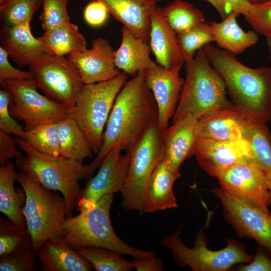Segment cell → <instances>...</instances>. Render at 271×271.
<instances>
[{
	"instance_id": "6da1fadb",
	"label": "cell",
	"mask_w": 271,
	"mask_h": 271,
	"mask_svg": "<svg viewBox=\"0 0 271 271\" xmlns=\"http://www.w3.org/2000/svg\"><path fill=\"white\" fill-rule=\"evenodd\" d=\"M158 107L141 71L127 81L117 94L103 134L101 148L89 164L92 174L106 154L118 146L129 152L158 121Z\"/></svg>"
},
{
	"instance_id": "7a4b0ae2",
	"label": "cell",
	"mask_w": 271,
	"mask_h": 271,
	"mask_svg": "<svg viewBox=\"0 0 271 271\" xmlns=\"http://www.w3.org/2000/svg\"><path fill=\"white\" fill-rule=\"evenodd\" d=\"M202 49L222 78L236 108L250 118L271 121V67H249L211 44Z\"/></svg>"
},
{
	"instance_id": "3957f363",
	"label": "cell",
	"mask_w": 271,
	"mask_h": 271,
	"mask_svg": "<svg viewBox=\"0 0 271 271\" xmlns=\"http://www.w3.org/2000/svg\"><path fill=\"white\" fill-rule=\"evenodd\" d=\"M15 140L25 153L16 158L15 166L46 188L59 191L66 201L67 217L73 216L81 190L78 182L92 176L89 165L61 156L43 154L22 139L16 137Z\"/></svg>"
},
{
	"instance_id": "277c9868",
	"label": "cell",
	"mask_w": 271,
	"mask_h": 271,
	"mask_svg": "<svg viewBox=\"0 0 271 271\" xmlns=\"http://www.w3.org/2000/svg\"><path fill=\"white\" fill-rule=\"evenodd\" d=\"M113 195H106L92 207L67 217L62 239L73 248L94 247L111 250L134 258L156 256L155 252L132 247L118 237L112 225L110 212Z\"/></svg>"
},
{
	"instance_id": "5b68a950",
	"label": "cell",
	"mask_w": 271,
	"mask_h": 271,
	"mask_svg": "<svg viewBox=\"0 0 271 271\" xmlns=\"http://www.w3.org/2000/svg\"><path fill=\"white\" fill-rule=\"evenodd\" d=\"M185 63L186 76L172 123L188 113L199 118L214 110L236 107L227 99L224 82L202 48Z\"/></svg>"
},
{
	"instance_id": "8992f818",
	"label": "cell",
	"mask_w": 271,
	"mask_h": 271,
	"mask_svg": "<svg viewBox=\"0 0 271 271\" xmlns=\"http://www.w3.org/2000/svg\"><path fill=\"white\" fill-rule=\"evenodd\" d=\"M16 181L25 193L22 212L32 237L33 249L37 252L48 240L62 238L67 218L66 201L28 174L18 173Z\"/></svg>"
},
{
	"instance_id": "52a82bcc",
	"label": "cell",
	"mask_w": 271,
	"mask_h": 271,
	"mask_svg": "<svg viewBox=\"0 0 271 271\" xmlns=\"http://www.w3.org/2000/svg\"><path fill=\"white\" fill-rule=\"evenodd\" d=\"M127 78L121 71L111 79L84 84L69 111V115L75 119L96 154L101 148L103 129L115 98Z\"/></svg>"
},
{
	"instance_id": "ba28073f",
	"label": "cell",
	"mask_w": 271,
	"mask_h": 271,
	"mask_svg": "<svg viewBox=\"0 0 271 271\" xmlns=\"http://www.w3.org/2000/svg\"><path fill=\"white\" fill-rule=\"evenodd\" d=\"M204 226L200 229L194 241V247H187L181 237L178 229L161 241L162 244L171 250L176 263L181 267L189 266L194 271H225L235 264L249 263L254 255L248 254L244 245L234 239H227V246L222 249L212 250L207 247L208 238Z\"/></svg>"
},
{
	"instance_id": "9c48e42d",
	"label": "cell",
	"mask_w": 271,
	"mask_h": 271,
	"mask_svg": "<svg viewBox=\"0 0 271 271\" xmlns=\"http://www.w3.org/2000/svg\"><path fill=\"white\" fill-rule=\"evenodd\" d=\"M130 152L127 175L121 190V206L126 210L146 213L147 189L150 177L163 158L162 130L158 121L149 128Z\"/></svg>"
},
{
	"instance_id": "30bf717a",
	"label": "cell",
	"mask_w": 271,
	"mask_h": 271,
	"mask_svg": "<svg viewBox=\"0 0 271 271\" xmlns=\"http://www.w3.org/2000/svg\"><path fill=\"white\" fill-rule=\"evenodd\" d=\"M1 84L11 92L10 113L24 122L25 130L44 123L58 122L69 115L65 105L38 91L33 78L7 80Z\"/></svg>"
},
{
	"instance_id": "8fae6325",
	"label": "cell",
	"mask_w": 271,
	"mask_h": 271,
	"mask_svg": "<svg viewBox=\"0 0 271 271\" xmlns=\"http://www.w3.org/2000/svg\"><path fill=\"white\" fill-rule=\"evenodd\" d=\"M29 67L38 88L45 95L64 104L69 111L73 109L85 84L68 57L46 54Z\"/></svg>"
},
{
	"instance_id": "7c38bea8",
	"label": "cell",
	"mask_w": 271,
	"mask_h": 271,
	"mask_svg": "<svg viewBox=\"0 0 271 271\" xmlns=\"http://www.w3.org/2000/svg\"><path fill=\"white\" fill-rule=\"evenodd\" d=\"M212 191L219 199L225 219L240 237L254 239L271 252V212L224 188Z\"/></svg>"
},
{
	"instance_id": "4fadbf2b",
	"label": "cell",
	"mask_w": 271,
	"mask_h": 271,
	"mask_svg": "<svg viewBox=\"0 0 271 271\" xmlns=\"http://www.w3.org/2000/svg\"><path fill=\"white\" fill-rule=\"evenodd\" d=\"M117 146L104 157L95 176L91 178L77 199V211L92 207L103 197L120 192L124 184L130 162V152L121 154Z\"/></svg>"
},
{
	"instance_id": "5bb4252c",
	"label": "cell",
	"mask_w": 271,
	"mask_h": 271,
	"mask_svg": "<svg viewBox=\"0 0 271 271\" xmlns=\"http://www.w3.org/2000/svg\"><path fill=\"white\" fill-rule=\"evenodd\" d=\"M194 156L199 166L209 175L216 178L233 165L253 164L250 146L243 139L236 141H221L198 137Z\"/></svg>"
},
{
	"instance_id": "9a60e30c",
	"label": "cell",
	"mask_w": 271,
	"mask_h": 271,
	"mask_svg": "<svg viewBox=\"0 0 271 271\" xmlns=\"http://www.w3.org/2000/svg\"><path fill=\"white\" fill-rule=\"evenodd\" d=\"M184 63L171 68L158 64L145 71V80L152 92L158 107V124L161 130L168 127L178 106L184 78L180 71Z\"/></svg>"
},
{
	"instance_id": "2e32d148",
	"label": "cell",
	"mask_w": 271,
	"mask_h": 271,
	"mask_svg": "<svg viewBox=\"0 0 271 271\" xmlns=\"http://www.w3.org/2000/svg\"><path fill=\"white\" fill-rule=\"evenodd\" d=\"M221 187L258 206L270 203L266 174L251 163H241L225 170L217 178Z\"/></svg>"
},
{
	"instance_id": "e0dca14e",
	"label": "cell",
	"mask_w": 271,
	"mask_h": 271,
	"mask_svg": "<svg viewBox=\"0 0 271 271\" xmlns=\"http://www.w3.org/2000/svg\"><path fill=\"white\" fill-rule=\"evenodd\" d=\"M115 52L107 39L97 38L92 41L90 49L67 57L77 68L84 83L88 84L107 81L119 74Z\"/></svg>"
},
{
	"instance_id": "ac0fdd59",
	"label": "cell",
	"mask_w": 271,
	"mask_h": 271,
	"mask_svg": "<svg viewBox=\"0 0 271 271\" xmlns=\"http://www.w3.org/2000/svg\"><path fill=\"white\" fill-rule=\"evenodd\" d=\"M198 119L188 113L162 130L163 158L170 169L179 172L181 164L195 154Z\"/></svg>"
},
{
	"instance_id": "d6986e66",
	"label": "cell",
	"mask_w": 271,
	"mask_h": 271,
	"mask_svg": "<svg viewBox=\"0 0 271 271\" xmlns=\"http://www.w3.org/2000/svg\"><path fill=\"white\" fill-rule=\"evenodd\" d=\"M248 117L236 107L211 111L198 118V137L221 141L241 140Z\"/></svg>"
},
{
	"instance_id": "ffe728a7",
	"label": "cell",
	"mask_w": 271,
	"mask_h": 271,
	"mask_svg": "<svg viewBox=\"0 0 271 271\" xmlns=\"http://www.w3.org/2000/svg\"><path fill=\"white\" fill-rule=\"evenodd\" d=\"M114 19L136 37L149 43L150 19L155 0H98Z\"/></svg>"
},
{
	"instance_id": "44dd1931",
	"label": "cell",
	"mask_w": 271,
	"mask_h": 271,
	"mask_svg": "<svg viewBox=\"0 0 271 271\" xmlns=\"http://www.w3.org/2000/svg\"><path fill=\"white\" fill-rule=\"evenodd\" d=\"M149 44L158 65L170 69L185 63L177 34L157 6L151 15Z\"/></svg>"
},
{
	"instance_id": "7402d4cb",
	"label": "cell",
	"mask_w": 271,
	"mask_h": 271,
	"mask_svg": "<svg viewBox=\"0 0 271 271\" xmlns=\"http://www.w3.org/2000/svg\"><path fill=\"white\" fill-rule=\"evenodd\" d=\"M2 47L19 65L30 66L46 54L45 48L31 30L30 23L7 26L3 30Z\"/></svg>"
},
{
	"instance_id": "603a6c76",
	"label": "cell",
	"mask_w": 271,
	"mask_h": 271,
	"mask_svg": "<svg viewBox=\"0 0 271 271\" xmlns=\"http://www.w3.org/2000/svg\"><path fill=\"white\" fill-rule=\"evenodd\" d=\"M36 252L41 271H90L93 269L62 238L48 240Z\"/></svg>"
},
{
	"instance_id": "cb8c5ba5",
	"label": "cell",
	"mask_w": 271,
	"mask_h": 271,
	"mask_svg": "<svg viewBox=\"0 0 271 271\" xmlns=\"http://www.w3.org/2000/svg\"><path fill=\"white\" fill-rule=\"evenodd\" d=\"M150 44L134 35L124 27L121 28V41L115 52V64L119 70L132 77L157 63L151 57Z\"/></svg>"
},
{
	"instance_id": "d4e9b609",
	"label": "cell",
	"mask_w": 271,
	"mask_h": 271,
	"mask_svg": "<svg viewBox=\"0 0 271 271\" xmlns=\"http://www.w3.org/2000/svg\"><path fill=\"white\" fill-rule=\"evenodd\" d=\"M180 176V172L172 171L163 159L157 164L148 183L146 213L177 207L172 187Z\"/></svg>"
},
{
	"instance_id": "484cf974",
	"label": "cell",
	"mask_w": 271,
	"mask_h": 271,
	"mask_svg": "<svg viewBox=\"0 0 271 271\" xmlns=\"http://www.w3.org/2000/svg\"><path fill=\"white\" fill-rule=\"evenodd\" d=\"M235 13H230L220 22H209L217 46L235 56L255 45L258 35L254 31H244L238 25Z\"/></svg>"
},
{
	"instance_id": "4316f807",
	"label": "cell",
	"mask_w": 271,
	"mask_h": 271,
	"mask_svg": "<svg viewBox=\"0 0 271 271\" xmlns=\"http://www.w3.org/2000/svg\"><path fill=\"white\" fill-rule=\"evenodd\" d=\"M18 173L14 165L9 162L0 167V211L18 227L26 228V222L22 212L26 195L23 190L14 187Z\"/></svg>"
},
{
	"instance_id": "83f0119b",
	"label": "cell",
	"mask_w": 271,
	"mask_h": 271,
	"mask_svg": "<svg viewBox=\"0 0 271 271\" xmlns=\"http://www.w3.org/2000/svg\"><path fill=\"white\" fill-rule=\"evenodd\" d=\"M39 39L46 53L52 55L69 56L87 49L85 37L70 21L45 31Z\"/></svg>"
},
{
	"instance_id": "f1b7e54d",
	"label": "cell",
	"mask_w": 271,
	"mask_h": 271,
	"mask_svg": "<svg viewBox=\"0 0 271 271\" xmlns=\"http://www.w3.org/2000/svg\"><path fill=\"white\" fill-rule=\"evenodd\" d=\"M242 138L250 146L252 163L266 174L271 173V134L266 122L248 117Z\"/></svg>"
},
{
	"instance_id": "f546056e",
	"label": "cell",
	"mask_w": 271,
	"mask_h": 271,
	"mask_svg": "<svg viewBox=\"0 0 271 271\" xmlns=\"http://www.w3.org/2000/svg\"><path fill=\"white\" fill-rule=\"evenodd\" d=\"M58 123L60 156L82 163L93 150L83 132L70 115Z\"/></svg>"
},
{
	"instance_id": "4dcf8cb0",
	"label": "cell",
	"mask_w": 271,
	"mask_h": 271,
	"mask_svg": "<svg viewBox=\"0 0 271 271\" xmlns=\"http://www.w3.org/2000/svg\"><path fill=\"white\" fill-rule=\"evenodd\" d=\"M165 20L176 34L205 22L203 13L183 0H175L161 8Z\"/></svg>"
},
{
	"instance_id": "1f68e13d",
	"label": "cell",
	"mask_w": 271,
	"mask_h": 271,
	"mask_svg": "<svg viewBox=\"0 0 271 271\" xmlns=\"http://www.w3.org/2000/svg\"><path fill=\"white\" fill-rule=\"evenodd\" d=\"M21 139L41 153L60 156L58 122L44 123L25 130Z\"/></svg>"
},
{
	"instance_id": "d6a6232c",
	"label": "cell",
	"mask_w": 271,
	"mask_h": 271,
	"mask_svg": "<svg viewBox=\"0 0 271 271\" xmlns=\"http://www.w3.org/2000/svg\"><path fill=\"white\" fill-rule=\"evenodd\" d=\"M75 249L97 271H130L133 268L131 261L108 249L86 247Z\"/></svg>"
},
{
	"instance_id": "836d02e7",
	"label": "cell",
	"mask_w": 271,
	"mask_h": 271,
	"mask_svg": "<svg viewBox=\"0 0 271 271\" xmlns=\"http://www.w3.org/2000/svg\"><path fill=\"white\" fill-rule=\"evenodd\" d=\"M177 38L185 63L193 59L199 49L214 42L210 26L206 22L177 34Z\"/></svg>"
},
{
	"instance_id": "e575fe53",
	"label": "cell",
	"mask_w": 271,
	"mask_h": 271,
	"mask_svg": "<svg viewBox=\"0 0 271 271\" xmlns=\"http://www.w3.org/2000/svg\"><path fill=\"white\" fill-rule=\"evenodd\" d=\"M28 229L21 228L8 219H0V256L33 247Z\"/></svg>"
},
{
	"instance_id": "d590c367",
	"label": "cell",
	"mask_w": 271,
	"mask_h": 271,
	"mask_svg": "<svg viewBox=\"0 0 271 271\" xmlns=\"http://www.w3.org/2000/svg\"><path fill=\"white\" fill-rule=\"evenodd\" d=\"M41 0H1V16L7 26L30 23Z\"/></svg>"
},
{
	"instance_id": "8d00e7d4",
	"label": "cell",
	"mask_w": 271,
	"mask_h": 271,
	"mask_svg": "<svg viewBox=\"0 0 271 271\" xmlns=\"http://www.w3.org/2000/svg\"><path fill=\"white\" fill-rule=\"evenodd\" d=\"M33 247L0 256V271H35L38 269Z\"/></svg>"
},
{
	"instance_id": "74e56055",
	"label": "cell",
	"mask_w": 271,
	"mask_h": 271,
	"mask_svg": "<svg viewBox=\"0 0 271 271\" xmlns=\"http://www.w3.org/2000/svg\"><path fill=\"white\" fill-rule=\"evenodd\" d=\"M68 1H42L43 11L40 19L45 31L70 21L67 9Z\"/></svg>"
},
{
	"instance_id": "f35d334b",
	"label": "cell",
	"mask_w": 271,
	"mask_h": 271,
	"mask_svg": "<svg viewBox=\"0 0 271 271\" xmlns=\"http://www.w3.org/2000/svg\"><path fill=\"white\" fill-rule=\"evenodd\" d=\"M244 18L255 33L271 38V0L253 4L249 13Z\"/></svg>"
},
{
	"instance_id": "ab89813d",
	"label": "cell",
	"mask_w": 271,
	"mask_h": 271,
	"mask_svg": "<svg viewBox=\"0 0 271 271\" xmlns=\"http://www.w3.org/2000/svg\"><path fill=\"white\" fill-rule=\"evenodd\" d=\"M11 99V92L3 87L0 90V129L22 138L25 130L10 113L9 107Z\"/></svg>"
},
{
	"instance_id": "60d3db41",
	"label": "cell",
	"mask_w": 271,
	"mask_h": 271,
	"mask_svg": "<svg viewBox=\"0 0 271 271\" xmlns=\"http://www.w3.org/2000/svg\"><path fill=\"white\" fill-rule=\"evenodd\" d=\"M9 54L0 47V83L7 80L33 79L32 73L14 67L9 61Z\"/></svg>"
},
{
	"instance_id": "b9f144b4",
	"label": "cell",
	"mask_w": 271,
	"mask_h": 271,
	"mask_svg": "<svg viewBox=\"0 0 271 271\" xmlns=\"http://www.w3.org/2000/svg\"><path fill=\"white\" fill-rule=\"evenodd\" d=\"M108 11L105 5L101 2L96 0L90 3L84 11L85 22L92 27H99L106 21Z\"/></svg>"
},
{
	"instance_id": "7bdbcfd3",
	"label": "cell",
	"mask_w": 271,
	"mask_h": 271,
	"mask_svg": "<svg viewBox=\"0 0 271 271\" xmlns=\"http://www.w3.org/2000/svg\"><path fill=\"white\" fill-rule=\"evenodd\" d=\"M17 142L10 133L0 129V165L4 166L13 158H17L22 154L16 147Z\"/></svg>"
},
{
	"instance_id": "ee69618b",
	"label": "cell",
	"mask_w": 271,
	"mask_h": 271,
	"mask_svg": "<svg viewBox=\"0 0 271 271\" xmlns=\"http://www.w3.org/2000/svg\"><path fill=\"white\" fill-rule=\"evenodd\" d=\"M240 271H271V252L259 245L252 260L237 268Z\"/></svg>"
},
{
	"instance_id": "f6af8a7d",
	"label": "cell",
	"mask_w": 271,
	"mask_h": 271,
	"mask_svg": "<svg viewBox=\"0 0 271 271\" xmlns=\"http://www.w3.org/2000/svg\"><path fill=\"white\" fill-rule=\"evenodd\" d=\"M225 13L234 12L243 16L248 14L253 7L247 0H217Z\"/></svg>"
},
{
	"instance_id": "bcb514c9",
	"label": "cell",
	"mask_w": 271,
	"mask_h": 271,
	"mask_svg": "<svg viewBox=\"0 0 271 271\" xmlns=\"http://www.w3.org/2000/svg\"><path fill=\"white\" fill-rule=\"evenodd\" d=\"M131 262L137 271H162L164 268L163 260L156 256L135 258Z\"/></svg>"
},
{
	"instance_id": "7dc6e473",
	"label": "cell",
	"mask_w": 271,
	"mask_h": 271,
	"mask_svg": "<svg viewBox=\"0 0 271 271\" xmlns=\"http://www.w3.org/2000/svg\"><path fill=\"white\" fill-rule=\"evenodd\" d=\"M210 3L218 12L222 19H224L228 15L218 3L217 0H204Z\"/></svg>"
},
{
	"instance_id": "c3c4849f",
	"label": "cell",
	"mask_w": 271,
	"mask_h": 271,
	"mask_svg": "<svg viewBox=\"0 0 271 271\" xmlns=\"http://www.w3.org/2000/svg\"><path fill=\"white\" fill-rule=\"evenodd\" d=\"M271 203V173L266 174Z\"/></svg>"
},
{
	"instance_id": "681fc988",
	"label": "cell",
	"mask_w": 271,
	"mask_h": 271,
	"mask_svg": "<svg viewBox=\"0 0 271 271\" xmlns=\"http://www.w3.org/2000/svg\"><path fill=\"white\" fill-rule=\"evenodd\" d=\"M266 44L267 46L268 52L269 59L271 60V38L266 39Z\"/></svg>"
},
{
	"instance_id": "f907efd6",
	"label": "cell",
	"mask_w": 271,
	"mask_h": 271,
	"mask_svg": "<svg viewBox=\"0 0 271 271\" xmlns=\"http://www.w3.org/2000/svg\"><path fill=\"white\" fill-rule=\"evenodd\" d=\"M252 4H258L266 2L268 0H247Z\"/></svg>"
},
{
	"instance_id": "816d5d0a",
	"label": "cell",
	"mask_w": 271,
	"mask_h": 271,
	"mask_svg": "<svg viewBox=\"0 0 271 271\" xmlns=\"http://www.w3.org/2000/svg\"><path fill=\"white\" fill-rule=\"evenodd\" d=\"M155 1H157V2H160V1H162L163 0H155Z\"/></svg>"
},
{
	"instance_id": "f5cc1de1",
	"label": "cell",
	"mask_w": 271,
	"mask_h": 271,
	"mask_svg": "<svg viewBox=\"0 0 271 271\" xmlns=\"http://www.w3.org/2000/svg\"><path fill=\"white\" fill-rule=\"evenodd\" d=\"M41 1H42V0H41Z\"/></svg>"
}]
</instances>
